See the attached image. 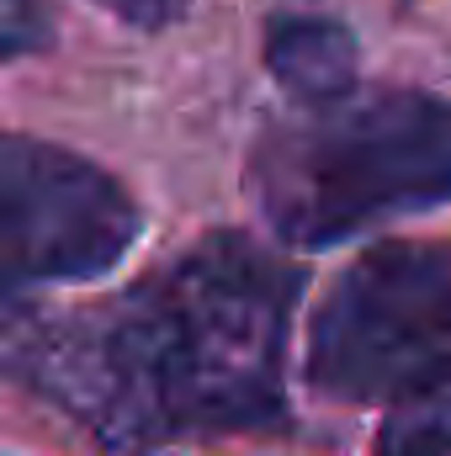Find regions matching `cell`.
Returning a JSON list of instances; mask_svg holds the SVG:
<instances>
[{"mask_svg":"<svg viewBox=\"0 0 451 456\" xmlns=\"http://www.w3.org/2000/svg\"><path fill=\"white\" fill-rule=\"evenodd\" d=\"M298 297V265L224 228L107 303L16 324L0 371L117 452L255 436L287 414Z\"/></svg>","mask_w":451,"mask_h":456,"instance_id":"obj_1","label":"cell"},{"mask_svg":"<svg viewBox=\"0 0 451 456\" xmlns=\"http://www.w3.org/2000/svg\"><path fill=\"white\" fill-rule=\"evenodd\" d=\"M250 202L292 249L451 208V96L345 86L298 102L250 149Z\"/></svg>","mask_w":451,"mask_h":456,"instance_id":"obj_2","label":"cell"},{"mask_svg":"<svg viewBox=\"0 0 451 456\" xmlns=\"http://www.w3.org/2000/svg\"><path fill=\"white\" fill-rule=\"evenodd\" d=\"M451 371V244L388 239L308 319L303 377L330 403H404Z\"/></svg>","mask_w":451,"mask_h":456,"instance_id":"obj_3","label":"cell"},{"mask_svg":"<svg viewBox=\"0 0 451 456\" xmlns=\"http://www.w3.org/2000/svg\"><path fill=\"white\" fill-rule=\"evenodd\" d=\"M144 233V208L96 159L0 133V314L21 297L107 276Z\"/></svg>","mask_w":451,"mask_h":456,"instance_id":"obj_4","label":"cell"},{"mask_svg":"<svg viewBox=\"0 0 451 456\" xmlns=\"http://www.w3.org/2000/svg\"><path fill=\"white\" fill-rule=\"evenodd\" d=\"M266 69L292 102L356 86V37L335 16H276L266 27Z\"/></svg>","mask_w":451,"mask_h":456,"instance_id":"obj_5","label":"cell"},{"mask_svg":"<svg viewBox=\"0 0 451 456\" xmlns=\"http://www.w3.org/2000/svg\"><path fill=\"white\" fill-rule=\"evenodd\" d=\"M372 456H451V371L425 393L393 403Z\"/></svg>","mask_w":451,"mask_h":456,"instance_id":"obj_6","label":"cell"},{"mask_svg":"<svg viewBox=\"0 0 451 456\" xmlns=\"http://www.w3.org/2000/svg\"><path fill=\"white\" fill-rule=\"evenodd\" d=\"M48 37H53L48 0H0V64L48 48Z\"/></svg>","mask_w":451,"mask_h":456,"instance_id":"obj_7","label":"cell"},{"mask_svg":"<svg viewBox=\"0 0 451 456\" xmlns=\"http://www.w3.org/2000/svg\"><path fill=\"white\" fill-rule=\"evenodd\" d=\"M91 5L112 11L127 27H170V21H181L192 11V0H91Z\"/></svg>","mask_w":451,"mask_h":456,"instance_id":"obj_8","label":"cell"}]
</instances>
